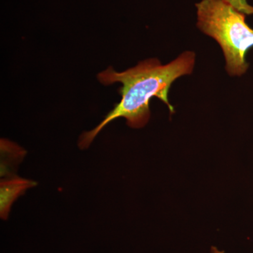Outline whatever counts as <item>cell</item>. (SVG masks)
<instances>
[{
  "mask_svg": "<svg viewBox=\"0 0 253 253\" xmlns=\"http://www.w3.org/2000/svg\"><path fill=\"white\" fill-rule=\"evenodd\" d=\"M196 6L198 28L220 45L227 73L242 76L249 66L246 54L253 46V29L246 23V14L224 0H202Z\"/></svg>",
  "mask_w": 253,
  "mask_h": 253,
  "instance_id": "obj_2",
  "label": "cell"
},
{
  "mask_svg": "<svg viewBox=\"0 0 253 253\" xmlns=\"http://www.w3.org/2000/svg\"><path fill=\"white\" fill-rule=\"evenodd\" d=\"M211 253H224V251H219L217 248L212 246V247L211 248Z\"/></svg>",
  "mask_w": 253,
  "mask_h": 253,
  "instance_id": "obj_5",
  "label": "cell"
},
{
  "mask_svg": "<svg viewBox=\"0 0 253 253\" xmlns=\"http://www.w3.org/2000/svg\"><path fill=\"white\" fill-rule=\"evenodd\" d=\"M226 2L231 4L240 12L246 15L253 14V6L247 2V0H224Z\"/></svg>",
  "mask_w": 253,
  "mask_h": 253,
  "instance_id": "obj_4",
  "label": "cell"
},
{
  "mask_svg": "<svg viewBox=\"0 0 253 253\" xmlns=\"http://www.w3.org/2000/svg\"><path fill=\"white\" fill-rule=\"evenodd\" d=\"M38 184L36 181L16 175L7 176L0 183V217L6 220L13 203L28 189Z\"/></svg>",
  "mask_w": 253,
  "mask_h": 253,
  "instance_id": "obj_3",
  "label": "cell"
},
{
  "mask_svg": "<svg viewBox=\"0 0 253 253\" xmlns=\"http://www.w3.org/2000/svg\"><path fill=\"white\" fill-rule=\"evenodd\" d=\"M195 61V53L187 51L166 65L157 59H150L124 72H116L111 66L98 74V80L105 85L122 84L119 88L122 99L94 129L82 134L80 149H87L100 131L118 118H126L127 126L135 129L146 126L151 117L150 100L155 96L167 105L171 114L174 113L168 99L169 88L176 79L193 72Z\"/></svg>",
  "mask_w": 253,
  "mask_h": 253,
  "instance_id": "obj_1",
  "label": "cell"
}]
</instances>
